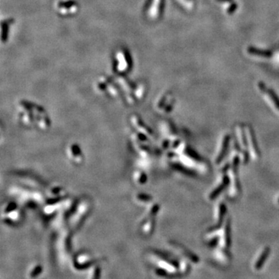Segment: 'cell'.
Returning <instances> with one entry per match:
<instances>
[{"instance_id": "obj_1", "label": "cell", "mask_w": 279, "mask_h": 279, "mask_svg": "<svg viewBox=\"0 0 279 279\" xmlns=\"http://www.w3.org/2000/svg\"><path fill=\"white\" fill-rule=\"evenodd\" d=\"M258 88L262 92H264L266 96H267V97L270 99V101L274 105L276 109H277L279 110V99L277 96V95L275 94V92L274 91H272L271 89L266 87L265 85L262 82L259 83Z\"/></svg>"}, {"instance_id": "obj_2", "label": "cell", "mask_w": 279, "mask_h": 279, "mask_svg": "<svg viewBox=\"0 0 279 279\" xmlns=\"http://www.w3.org/2000/svg\"><path fill=\"white\" fill-rule=\"evenodd\" d=\"M248 52L250 53L251 54H254V55L259 56V57H270V55H271L270 52H268V51H261V50L255 48V47H251V48H249Z\"/></svg>"}, {"instance_id": "obj_3", "label": "cell", "mask_w": 279, "mask_h": 279, "mask_svg": "<svg viewBox=\"0 0 279 279\" xmlns=\"http://www.w3.org/2000/svg\"><path fill=\"white\" fill-rule=\"evenodd\" d=\"M228 182H229L228 178H227L226 177L225 179H224V181H223V184L220 185V187H218V188H217L216 189V190L214 191L213 192H212V195H210V199H213V198H215V197L216 196V195H218L220 193L221 190H223V188H225V185H226Z\"/></svg>"}, {"instance_id": "obj_4", "label": "cell", "mask_w": 279, "mask_h": 279, "mask_svg": "<svg viewBox=\"0 0 279 279\" xmlns=\"http://www.w3.org/2000/svg\"><path fill=\"white\" fill-rule=\"evenodd\" d=\"M228 143H229V136H226V137L225 140H224L223 146V147H222V151L219 153V157H218V159L216 160V161H217L218 163H219L220 161L222 160V158H223L224 154H225L226 150V147H227V146H228Z\"/></svg>"}]
</instances>
